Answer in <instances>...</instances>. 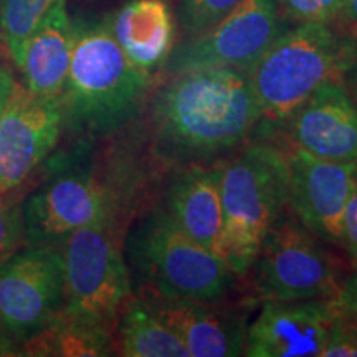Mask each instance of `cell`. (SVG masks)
<instances>
[{
	"label": "cell",
	"mask_w": 357,
	"mask_h": 357,
	"mask_svg": "<svg viewBox=\"0 0 357 357\" xmlns=\"http://www.w3.org/2000/svg\"><path fill=\"white\" fill-rule=\"evenodd\" d=\"M151 118L155 153L181 166L218 162L260 126L248 73L235 68L171 75L153 96Z\"/></svg>",
	"instance_id": "cell-1"
},
{
	"label": "cell",
	"mask_w": 357,
	"mask_h": 357,
	"mask_svg": "<svg viewBox=\"0 0 357 357\" xmlns=\"http://www.w3.org/2000/svg\"><path fill=\"white\" fill-rule=\"evenodd\" d=\"M153 75L131 63L108 22H75L70 73L63 91L65 128L77 136L119 131L139 113Z\"/></svg>",
	"instance_id": "cell-2"
},
{
	"label": "cell",
	"mask_w": 357,
	"mask_h": 357,
	"mask_svg": "<svg viewBox=\"0 0 357 357\" xmlns=\"http://www.w3.org/2000/svg\"><path fill=\"white\" fill-rule=\"evenodd\" d=\"M222 230L215 253L235 276L248 275L268 230L288 208V169L281 146L247 142L222 167Z\"/></svg>",
	"instance_id": "cell-3"
},
{
	"label": "cell",
	"mask_w": 357,
	"mask_h": 357,
	"mask_svg": "<svg viewBox=\"0 0 357 357\" xmlns=\"http://www.w3.org/2000/svg\"><path fill=\"white\" fill-rule=\"evenodd\" d=\"M344 48L346 35L333 25L284 30L248 71L260 124H283L321 84L337 77Z\"/></svg>",
	"instance_id": "cell-4"
},
{
	"label": "cell",
	"mask_w": 357,
	"mask_h": 357,
	"mask_svg": "<svg viewBox=\"0 0 357 357\" xmlns=\"http://www.w3.org/2000/svg\"><path fill=\"white\" fill-rule=\"evenodd\" d=\"M128 261L137 287L190 300L220 303L235 281L222 258L185 235L164 208L141 218L131 230Z\"/></svg>",
	"instance_id": "cell-5"
},
{
	"label": "cell",
	"mask_w": 357,
	"mask_h": 357,
	"mask_svg": "<svg viewBox=\"0 0 357 357\" xmlns=\"http://www.w3.org/2000/svg\"><path fill=\"white\" fill-rule=\"evenodd\" d=\"M248 273L261 301L336 300L344 284L336 257L289 208L268 230Z\"/></svg>",
	"instance_id": "cell-6"
},
{
	"label": "cell",
	"mask_w": 357,
	"mask_h": 357,
	"mask_svg": "<svg viewBox=\"0 0 357 357\" xmlns=\"http://www.w3.org/2000/svg\"><path fill=\"white\" fill-rule=\"evenodd\" d=\"M114 192L88 167L52 159L47 176L22 202L24 245H60L89 225L118 227Z\"/></svg>",
	"instance_id": "cell-7"
},
{
	"label": "cell",
	"mask_w": 357,
	"mask_h": 357,
	"mask_svg": "<svg viewBox=\"0 0 357 357\" xmlns=\"http://www.w3.org/2000/svg\"><path fill=\"white\" fill-rule=\"evenodd\" d=\"M58 247L63 258L65 310L116 329L132 296L131 271L118 227H83Z\"/></svg>",
	"instance_id": "cell-8"
},
{
	"label": "cell",
	"mask_w": 357,
	"mask_h": 357,
	"mask_svg": "<svg viewBox=\"0 0 357 357\" xmlns=\"http://www.w3.org/2000/svg\"><path fill=\"white\" fill-rule=\"evenodd\" d=\"M65 307L58 245H26L0 263V356H17Z\"/></svg>",
	"instance_id": "cell-9"
},
{
	"label": "cell",
	"mask_w": 357,
	"mask_h": 357,
	"mask_svg": "<svg viewBox=\"0 0 357 357\" xmlns=\"http://www.w3.org/2000/svg\"><path fill=\"white\" fill-rule=\"evenodd\" d=\"M289 29L276 0H245L220 22L174 47L162 73L199 68L248 71L270 45Z\"/></svg>",
	"instance_id": "cell-10"
},
{
	"label": "cell",
	"mask_w": 357,
	"mask_h": 357,
	"mask_svg": "<svg viewBox=\"0 0 357 357\" xmlns=\"http://www.w3.org/2000/svg\"><path fill=\"white\" fill-rule=\"evenodd\" d=\"M65 129L63 95L45 96L15 82L0 118V192H19Z\"/></svg>",
	"instance_id": "cell-11"
},
{
	"label": "cell",
	"mask_w": 357,
	"mask_h": 357,
	"mask_svg": "<svg viewBox=\"0 0 357 357\" xmlns=\"http://www.w3.org/2000/svg\"><path fill=\"white\" fill-rule=\"evenodd\" d=\"M281 149L288 169V208L323 242L341 247L354 166L312 158L289 142Z\"/></svg>",
	"instance_id": "cell-12"
},
{
	"label": "cell",
	"mask_w": 357,
	"mask_h": 357,
	"mask_svg": "<svg viewBox=\"0 0 357 357\" xmlns=\"http://www.w3.org/2000/svg\"><path fill=\"white\" fill-rule=\"evenodd\" d=\"M281 126L289 144L312 158L357 164V105L339 75L321 84Z\"/></svg>",
	"instance_id": "cell-13"
},
{
	"label": "cell",
	"mask_w": 357,
	"mask_h": 357,
	"mask_svg": "<svg viewBox=\"0 0 357 357\" xmlns=\"http://www.w3.org/2000/svg\"><path fill=\"white\" fill-rule=\"evenodd\" d=\"M136 296L177 334L190 357L243 356L248 328L238 312L149 287H137Z\"/></svg>",
	"instance_id": "cell-14"
},
{
	"label": "cell",
	"mask_w": 357,
	"mask_h": 357,
	"mask_svg": "<svg viewBox=\"0 0 357 357\" xmlns=\"http://www.w3.org/2000/svg\"><path fill=\"white\" fill-rule=\"evenodd\" d=\"M334 316V300L263 301L247 329L243 356L321 357Z\"/></svg>",
	"instance_id": "cell-15"
},
{
	"label": "cell",
	"mask_w": 357,
	"mask_h": 357,
	"mask_svg": "<svg viewBox=\"0 0 357 357\" xmlns=\"http://www.w3.org/2000/svg\"><path fill=\"white\" fill-rule=\"evenodd\" d=\"M223 162L182 166L169 182L162 207L178 229L213 253L222 230Z\"/></svg>",
	"instance_id": "cell-16"
},
{
	"label": "cell",
	"mask_w": 357,
	"mask_h": 357,
	"mask_svg": "<svg viewBox=\"0 0 357 357\" xmlns=\"http://www.w3.org/2000/svg\"><path fill=\"white\" fill-rule=\"evenodd\" d=\"M106 22L132 65L153 77L162 71L177 37V17L167 0H129Z\"/></svg>",
	"instance_id": "cell-17"
},
{
	"label": "cell",
	"mask_w": 357,
	"mask_h": 357,
	"mask_svg": "<svg viewBox=\"0 0 357 357\" xmlns=\"http://www.w3.org/2000/svg\"><path fill=\"white\" fill-rule=\"evenodd\" d=\"M75 40V22L66 2L55 8L24 48L19 68L30 91L45 96L63 95L70 73Z\"/></svg>",
	"instance_id": "cell-18"
},
{
	"label": "cell",
	"mask_w": 357,
	"mask_h": 357,
	"mask_svg": "<svg viewBox=\"0 0 357 357\" xmlns=\"http://www.w3.org/2000/svg\"><path fill=\"white\" fill-rule=\"evenodd\" d=\"M114 328L63 311L20 347L17 356H113Z\"/></svg>",
	"instance_id": "cell-19"
},
{
	"label": "cell",
	"mask_w": 357,
	"mask_h": 357,
	"mask_svg": "<svg viewBox=\"0 0 357 357\" xmlns=\"http://www.w3.org/2000/svg\"><path fill=\"white\" fill-rule=\"evenodd\" d=\"M116 351L126 357H190L184 342L136 294L124 305L114 331Z\"/></svg>",
	"instance_id": "cell-20"
},
{
	"label": "cell",
	"mask_w": 357,
	"mask_h": 357,
	"mask_svg": "<svg viewBox=\"0 0 357 357\" xmlns=\"http://www.w3.org/2000/svg\"><path fill=\"white\" fill-rule=\"evenodd\" d=\"M66 0H0V37L8 55L20 65L24 48L55 8Z\"/></svg>",
	"instance_id": "cell-21"
},
{
	"label": "cell",
	"mask_w": 357,
	"mask_h": 357,
	"mask_svg": "<svg viewBox=\"0 0 357 357\" xmlns=\"http://www.w3.org/2000/svg\"><path fill=\"white\" fill-rule=\"evenodd\" d=\"M245 0H181L177 8V24L184 38L204 33Z\"/></svg>",
	"instance_id": "cell-22"
},
{
	"label": "cell",
	"mask_w": 357,
	"mask_h": 357,
	"mask_svg": "<svg viewBox=\"0 0 357 357\" xmlns=\"http://www.w3.org/2000/svg\"><path fill=\"white\" fill-rule=\"evenodd\" d=\"M281 15L289 24L334 25L344 0H276Z\"/></svg>",
	"instance_id": "cell-23"
},
{
	"label": "cell",
	"mask_w": 357,
	"mask_h": 357,
	"mask_svg": "<svg viewBox=\"0 0 357 357\" xmlns=\"http://www.w3.org/2000/svg\"><path fill=\"white\" fill-rule=\"evenodd\" d=\"M22 192H0V263L24 245Z\"/></svg>",
	"instance_id": "cell-24"
},
{
	"label": "cell",
	"mask_w": 357,
	"mask_h": 357,
	"mask_svg": "<svg viewBox=\"0 0 357 357\" xmlns=\"http://www.w3.org/2000/svg\"><path fill=\"white\" fill-rule=\"evenodd\" d=\"M321 357H357V331L337 306Z\"/></svg>",
	"instance_id": "cell-25"
},
{
	"label": "cell",
	"mask_w": 357,
	"mask_h": 357,
	"mask_svg": "<svg viewBox=\"0 0 357 357\" xmlns=\"http://www.w3.org/2000/svg\"><path fill=\"white\" fill-rule=\"evenodd\" d=\"M341 247L346 250L349 260L357 271V181H352L351 195L347 200L344 215H342Z\"/></svg>",
	"instance_id": "cell-26"
},
{
	"label": "cell",
	"mask_w": 357,
	"mask_h": 357,
	"mask_svg": "<svg viewBox=\"0 0 357 357\" xmlns=\"http://www.w3.org/2000/svg\"><path fill=\"white\" fill-rule=\"evenodd\" d=\"M339 77L357 105V33L346 35V48Z\"/></svg>",
	"instance_id": "cell-27"
},
{
	"label": "cell",
	"mask_w": 357,
	"mask_h": 357,
	"mask_svg": "<svg viewBox=\"0 0 357 357\" xmlns=\"http://www.w3.org/2000/svg\"><path fill=\"white\" fill-rule=\"evenodd\" d=\"M334 303H336L339 312L354 326L357 331V271L356 275L344 281Z\"/></svg>",
	"instance_id": "cell-28"
},
{
	"label": "cell",
	"mask_w": 357,
	"mask_h": 357,
	"mask_svg": "<svg viewBox=\"0 0 357 357\" xmlns=\"http://www.w3.org/2000/svg\"><path fill=\"white\" fill-rule=\"evenodd\" d=\"M333 26L342 35L357 33V0H344L339 19Z\"/></svg>",
	"instance_id": "cell-29"
},
{
	"label": "cell",
	"mask_w": 357,
	"mask_h": 357,
	"mask_svg": "<svg viewBox=\"0 0 357 357\" xmlns=\"http://www.w3.org/2000/svg\"><path fill=\"white\" fill-rule=\"evenodd\" d=\"M15 77H13L12 70L8 68V65L0 61V118H2L3 109H6L7 100L10 96L13 84H15Z\"/></svg>",
	"instance_id": "cell-30"
},
{
	"label": "cell",
	"mask_w": 357,
	"mask_h": 357,
	"mask_svg": "<svg viewBox=\"0 0 357 357\" xmlns=\"http://www.w3.org/2000/svg\"><path fill=\"white\" fill-rule=\"evenodd\" d=\"M354 178L357 181V164L354 166Z\"/></svg>",
	"instance_id": "cell-31"
}]
</instances>
